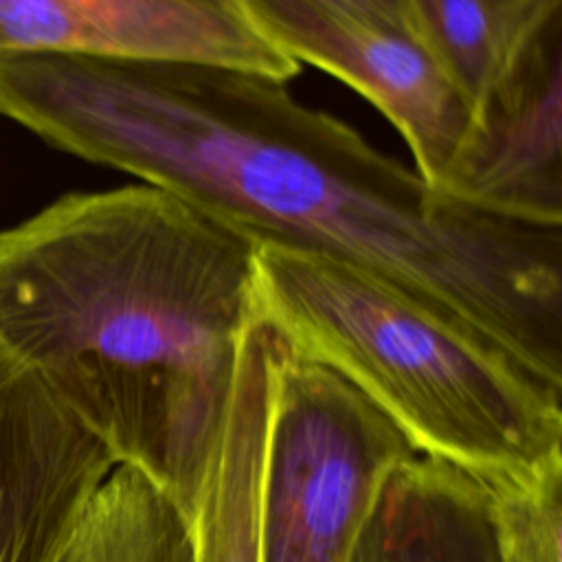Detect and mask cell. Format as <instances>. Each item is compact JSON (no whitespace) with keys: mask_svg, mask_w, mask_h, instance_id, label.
I'll use <instances>...</instances> for the list:
<instances>
[{"mask_svg":"<svg viewBox=\"0 0 562 562\" xmlns=\"http://www.w3.org/2000/svg\"><path fill=\"white\" fill-rule=\"evenodd\" d=\"M0 114L255 239L371 270L562 391V228L430 189L285 81L29 53L0 59Z\"/></svg>","mask_w":562,"mask_h":562,"instance_id":"1","label":"cell"},{"mask_svg":"<svg viewBox=\"0 0 562 562\" xmlns=\"http://www.w3.org/2000/svg\"><path fill=\"white\" fill-rule=\"evenodd\" d=\"M501 562H562V448L483 481Z\"/></svg>","mask_w":562,"mask_h":562,"instance_id":"13","label":"cell"},{"mask_svg":"<svg viewBox=\"0 0 562 562\" xmlns=\"http://www.w3.org/2000/svg\"><path fill=\"white\" fill-rule=\"evenodd\" d=\"M404 33L465 103L472 123L562 35V0H397Z\"/></svg>","mask_w":562,"mask_h":562,"instance_id":"10","label":"cell"},{"mask_svg":"<svg viewBox=\"0 0 562 562\" xmlns=\"http://www.w3.org/2000/svg\"><path fill=\"white\" fill-rule=\"evenodd\" d=\"M29 53L191 61L279 81L301 70L231 0H0V59Z\"/></svg>","mask_w":562,"mask_h":562,"instance_id":"6","label":"cell"},{"mask_svg":"<svg viewBox=\"0 0 562 562\" xmlns=\"http://www.w3.org/2000/svg\"><path fill=\"white\" fill-rule=\"evenodd\" d=\"M252 310L292 356L358 389L422 457L490 481L562 448V391L371 270L257 239Z\"/></svg>","mask_w":562,"mask_h":562,"instance_id":"3","label":"cell"},{"mask_svg":"<svg viewBox=\"0 0 562 562\" xmlns=\"http://www.w3.org/2000/svg\"><path fill=\"white\" fill-rule=\"evenodd\" d=\"M244 20L296 64L316 66L373 103L404 138L413 169L446 195L472 116L430 57L402 31L314 0H235Z\"/></svg>","mask_w":562,"mask_h":562,"instance_id":"5","label":"cell"},{"mask_svg":"<svg viewBox=\"0 0 562 562\" xmlns=\"http://www.w3.org/2000/svg\"><path fill=\"white\" fill-rule=\"evenodd\" d=\"M446 195L562 228V35L472 123Z\"/></svg>","mask_w":562,"mask_h":562,"instance_id":"8","label":"cell"},{"mask_svg":"<svg viewBox=\"0 0 562 562\" xmlns=\"http://www.w3.org/2000/svg\"><path fill=\"white\" fill-rule=\"evenodd\" d=\"M114 465L110 448L0 345V562H55Z\"/></svg>","mask_w":562,"mask_h":562,"instance_id":"7","label":"cell"},{"mask_svg":"<svg viewBox=\"0 0 562 562\" xmlns=\"http://www.w3.org/2000/svg\"><path fill=\"white\" fill-rule=\"evenodd\" d=\"M176 509L138 468L119 463L92 494L55 562H167Z\"/></svg>","mask_w":562,"mask_h":562,"instance_id":"12","label":"cell"},{"mask_svg":"<svg viewBox=\"0 0 562 562\" xmlns=\"http://www.w3.org/2000/svg\"><path fill=\"white\" fill-rule=\"evenodd\" d=\"M349 562H501L479 476L413 457L382 485Z\"/></svg>","mask_w":562,"mask_h":562,"instance_id":"11","label":"cell"},{"mask_svg":"<svg viewBox=\"0 0 562 562\" xmlns=\"http://www.w3.org/2000/svg\"><path fill=\"white\" fill-rule=\"evenodd\" d=\"M314 2L331 7L340 13L353 15L358 20L404 33L397 0H314Z\"/></svg>","mask_w":562,"mask_h":562,"instance_id":"14","label":"cell"},{"mask_svg":"<svg viewBox=\"0 0 562 562\" xmlns=\"http://www.w3.org/2000/svg\"><path fill=\"white\" fill-rule=\"evenodd\" d=\"M270 334L248 325L200 483L176 525L167 562H259V487L270 395Z\"/></svg>","mask_w":562,"mask_h":562,"instance_id":"9","label":"cell"},{"mask_svg":"<svg viewBox=\"0 0 562 562\" xmlns=\"http://www.w3.org/2000/svg\"><path fill=\"white\" fill-rule=\"evenodd\" d=\"M268 334L259 562H349L382 485L417 450L347 380Z\"/></svg>","mask_w":562,"mask_h":562,"instance_id":"4","label":"cell"},{"mask_svg":"<svg viewBox=\"0 0 562 562\" xmlns=\"http://www.w3.org/2000/svg\"><path fill=\"white\" fill-rule=\"evenodd\" d=\"M257 239L154 184L0 231V345L182 514L255 318Z\"/></svg>","mask_w":562,"mask_h":562,"instance_id":"2","label":"cell"}]
</instances>
